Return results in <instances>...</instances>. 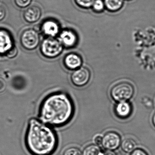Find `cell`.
<instances>
[{"label":"cell","instance_id":"603a6c76","mask_svg":"<svg viewBox=\"0 0 155 155\" xmlns=\"http://www.w3.org/2000/svg\"><path fill=\"white\" fill-rule=\"evenodd\" d=\"M7 87V84L5 81L0 78V93L4 92Z\"/></svg>","mask_w":155,"mask_h":155},{"label":"cell","instance_id":"30bf717a","mask_svg":"<svg viewBox=\"0 0 155 155\" xmlns=\"http://www.w3.org/2000/svg\"><path fill=\"white\" fill-rule=\"evenodd\" d=\"M15 46L11 33L6 29L0 28V56H6Z\"/></svg>","mask_w":155,"mask_h":155},{"label":"cell","instance_id":"277c9868","mask_svg":"<svg viewBox=\"0 0 155 155\" xmlns=\"http://www.w3.org/2000/svg\"><path fill=\"white\" fill-rule=\"evenodd\" d=\"M63 46L58 40L52 38H46L40 44V52L46 58L54 59L59 57L63 50Z\"/></svg>","mask_w":155,"mask_h":155},{"label":"cell","instance_id":"ac0fdd59","mask_svg":"<svg viewBox=\"0 0 155 155\" xmlns=\"http://www.w3.org/2000/svg\"><path fill=\"white\" fill-rule=\"evenodd\" d=\"M76 5L84 9H87L92 7L95 0H74Z\"/></svg>","mask_w":155,"mask_h":155},{"label":"cell","instance_id":"7a4b0ae2","mask_svg":"<svg viewBox=\"0 0 155 155\" xmlns=\"http://www.w3.org/2000/svg\"><path fill=\"white\" fill-rule=\"evenodd\" d=\"M25 144L31 155H53L58 146V138L53 127L31 118L25 133Z\"/></svg>","mask_w":155,"mask_h":155},{"label":"cell","instance_id":"9a60e30c","mask_svg":"<svg viewBox=\"0 0 155 155\" xmlns=\"http://www.w3.org/2000/svg\"><path fill=\"white\" fill-rule=\"evenodd\" d=\"M120 147L123 152L130 153L136 149L137 142L133 139L127 138L121 141Z\"/></svg>","mask_w":155,"mask_h":155},{"label":"cell","instance_id":"44dd1931","mask_svg":"<svg viewBox=\"0 0 155 155\" xmlns=\"http://www.w3.org/2000/svg\"><path fill=\"white\" fill-rule=\"evenodd\" d=\"M18 54V50L16 46H14L6 54V57L9 59L15 58Z\"/></svg>","mask_w":155,"mask_h":155},{"label":"cell","instance_id":"5b68a950","mask_svg":"<svg viewBox=\"0 0 155 155\" xmlns=\"http://www.w3.org/2000/svg\"><path fill=\"white\" fill-rule=\"evenodd\" d=\"M20 42L24 49L31 51L37 48L40 45V36L36 30L27 29L21 32Z\"/></svg>","mask_w":155,"mask_h":155},{"label":"cell","instance_id":"8fae6325","mask_svg":"<svg viewBox=\"0 0 155 155\" xmlns=\"http://www.w3.org/2000/svg\"><path fill=\"white\" fill-rule=\"evenodd\" d=\"M82 59L80 55L75 52H71L66 55L63 60L64 67L70 71L76 70L82 65Z\"/></svg>","mask_w":155,"mask_h":155},{"label":"cell","instance_id":"ba28073f","mask_svg":"<svg viewBox=\"0 0 155 155\" xmlns=\"http://www.w3.org/2000/svg\"><path fill=\"white\" fill-rule=\"evenodd\" d=\"M121 142V137L118 133L108 131L102 136L101 146L106 150L114 151L120 147Z\"/></svg>","mask_w":155,"mask_h":155},{"label":"cell","instance_id":"6da1fadb","mask_svg":"<svg viewBox=\"0 0 155 155\" xmlns=\"http://www.w3.org/2000/svg\"><path fill=\"white\" fill-rule=\"evenodd\" d=\"M75 112V106L70 95L56 91L46 96L39 109L40 120L52 127H61L69 123Z\"/></svg>","mask_w":155,"mask_h":155},{"label":"cell","instance_id":"9c48e42d","mask_svg":"<svg viewBox=\"0 0 155 155\" xmlns=\"http://www.w3.org/2000/svg\"><path fill=\"white\" fill-rule=\"evenodd\" d=\"M58 40L63 48L69 49L76 47L78 41V38L74 31L66 29L60 32L58 36Z\"/></svg>","mask_w":155,"mask_h":155},{"label":"cell","instance_id":"5bb4252c","mask_svg":"<svg viewBox=\"0 0 155 155\" xmlns=\"http://www.w3.org/2000/svg\"><path fill=\"white\" fill-rule=\"evenodd\" d=\"M105 8L110 12L119 11L124 5V0H103Z\"/></svg>","mask_w":155,"mask_h":155},{"label":"cell","instance_id":"3957f363","mask_svg":"<svg viewBox=\"0 0 155 155\" xmlns=\"http://www.w3.org/2000/svg\"><path fill=\"white\" fill-rule=\"evenodd\" d=\"M135 93V89L129 82L122 81L114 85L110 89V96L116 102L128 101Z\"/></svg>","mask_w":155,"mask_h":155},{"label":"cell","instance_id":"8992f818","mask_svg":"<svg viewBox=\"0 0 155 155\" xmlns=\"http://www.w3.org/2000/svg\"><path fill=\"white\" fill-rule=\"evenodd\" d=\"M91 78V73L89 69L87 67H81L71 73V81L75 87H81L88 83Z\"/></svg>","mask_w":155,"mask_h":155},{"label":"cell","instance_id":"7c38bea8","mask_svg":"<svg viewBox=\"0 0 155 155\" xmlns=\"http://www.w3.org/2000/svg\"><path fill=\"white\" fill-rule=\"evenodd\" d=\"M114 112L117 117L126 119L132 114V105L129 101L117 102L114 107Z\"/></svg>","mask_w":155,"mask_h":155},{"label":"cell","instance_id":"d6986e66","mask_svg":"<svg viewBox=\"0 0 155 155\" xmlns=\"http://www.w3.org/2000/svg\"><path fill=\"white\" fill-rule=\"evenodd\" d=\"M62 155H82V152L78 148L70 147L64 150Z\"/></svg>","mask_w":155,"mask_h":155},{"label":"cell","instance_id":"4316f807","mask_svg":"<svg viewBox=\"0 0 155 155\" xmlns=\"http://www.w3.org/2000/svg\"><path fill=\"white\" fill-rule=\"evenodd\" d=\"M152 124H153V126L155 127V113L153 114V117L152 118Z\"/></svg>","mask_w":155,"mask_h":155},{"label":"cell","instance_id":"7402d4cb","mask_svg":"<svg viewBox=\"0 0 155 155\" xmlns=\"http://www.w3.org/2000/svg\"><path fill=\"white\" fill-rule=\"evenodd\" d=\"M129 155H149L147 152L143 149L136 148Z\"/></svg>","mask_w":155,"mask_h":155},{"label":"cell","instance_id":"2e32d148","mask_svg":"<svg viewBox=\"0 0 155 155\" xmlns=\"http://www.w3.org/2000/svg\"><path fill=\"white\" fill-rule=\"evenodd\" d=\"M102 151L99 146L90 144L86 146L82 152V155H101Z\"/></svg>","mask_w":155,"mask_h":155},{"label":"cell","instance_id":"cb8c5ba5","mask_svg":"<svg viewBox=\"0 0 155 155\" xmlns=\"http://www.w3.org/2000/svg\"><path fill=\"white\" fill-rule=\"evenodd\" d=\"M6 10L3 6H0V21L4 19L6 16Z\"/></svg>","mask_w":155,"mask_h":155},{"label":"cell","instance_id":"83f0119b","mask_svg":"<svg viewBox=\"0 0 155 155\" xmlns=\"http://www.w3.org/2000/svg\"><path fill=\"white\" fill-rule=\"evenodd\" d=\"M126 1H132V0H126Z\"/></svg>","mask_w":155,"mask_h":155},{"label":"cell","instance_id":"52a82bcc","mask_svg":"<svg viewBox=\"0 0 155 155\" xmlns=\"http://www.w3.org/2000/svg\"><path fill=\"white\" fill-rule=\"evenodd\" d=\"M41 32L47 38H54L61 32V27L57 21L53 19H47L41 24Z\"/></svg>","mask_w":155,"mask_h":155},{"label":"cell","instance_id":"e0dca14e","mask_svg":"<svg viewBox=\"0 0 155 155\" xmlns=\"http://www.w3.org/2000/svg\"><path fill=\"white\" fill-rule=\"evenodd\" d=\"M91 9L95 13H100L103 12L105 8V3L103 0H95Z\"/></svg>","mask_w":155,"mask_h":155},{"label":"cell","instance_id":"ffe728a7","mask_svg":"<svg viewBox=\"0 0 155 155\" xmlns=\"http://www.w3.org/2000/svg\"><path fill=\"white\" fill-rule=\"evenodd\" d=\"M32 0H14V3L18 8H26L31 4Z\"/></svg>","mask_w":155,"mask_h":155},{"label":"cell","instance_id":"d4e9b609","mask_svg":"<svg viewBox=\"0 0 155 155\" xmlns=\"http://www.w3.org/2000/svg\"><path fill=\"white\" fill-rule=\"evenodd\" d=\"M102 140V137L101 135H97L94 138V142H95V144L99 146L101 145Z\"/></svg>","mask_w":155,"mask_h":155},{"label":"cell","instance_id":"4fadbf2b","mask_svg":"<svg viewBox=\"0 0 155 155\" xmlns=\"http://www.w3.org/2000/svg\"><path fill=\"white\" fill-rule=\"evenodd\" d=\"M42 12L38 6H31L23 12V18L25 21L29 23H36L41 18Z\"/></svg>","mask_w":155,"mask_h":155},{"label":"cell","instance_id":"484cf974","mask_svg":"<svg viewBox=\"0 0 155 155\" xmlns=\"http://www.w3.org/2000/svg\"><path fill=\"white\" fill-rule=\"evenodd\" d=\"M101 155H117V153L113 150H106L102 151Z\"/></svg>","mask_w":155,"mask_h":155}]
</instances>
